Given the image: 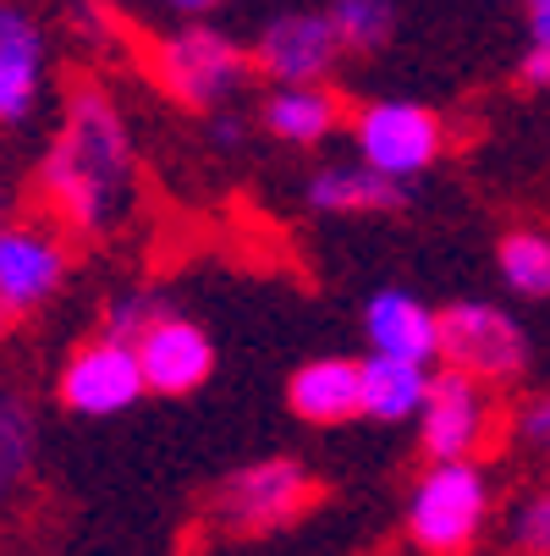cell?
I'll return each instance as SVG.
<instances>
[{
	"label": "cell",
	"instance_id": "cell-1",
	"mask_svg": "<svg viewBox=\"0 0 550 556\" xmlns=\"http://www.w3.org/2000/svg\"><path fill=\"white\" fill-rule=\"evenodd\" d=\"M39 210L66 237H111L127 226L138 204V143L121 105L100 84H72L61 100V122L34 172Z\"/></svg>",
	"mask_w": 550,
	"mask_h": 556
},
{
	"label": "cell",
	"instance_id": "cell-24",
	"mask_svg": "<svg viewBox=\"0 0 550 556\" xmlns=\"http://www.w3.org/2000/svg\"><path fill=\"white\" fill-rule=\"evenodd\" d=\"M204 132H209V143H215V154H238V149L248 143V122H243V116H231L226 105L204 116Z\"/></svg>",
	"mask_w": 550,
	"mask_h": 556
},
{
	"label": "cell",
	"instance_id": "cell-29",
	"mask_svg": "<svg viewBox=\"0 0 550 556\" xmlns=\"http://www.w3.org/2000/svg\"><path fill=\"white\" fill-rule=\"evenodd\" d=\"M100 7H116V0H100Z\"/></svg>",
	"mask_w": 550,
	"mask_h": 556
},
{
	"label": "cell",
	"instance_id": "cell-21",
	"mask_svg": "<svg viewBox=\"0 0 550 556\" xmlns=\"http://www.w3.org/2000/svg\"><path fill=\"white\" fill-rule=\"evenodd\" d=\"M161 314H166V298H161V292H149V287H121V292H111L105 308H100V331L116 337V342H138L154 320H161Z\"/></svg>",
	"mask_w": 550,
	"mask_h": 556
},
{
	"label": "cell",
	"instance_id": "cell-3",
	"mask_svg": "<svg viewBox=\"0 0 550 556\" xmlns=\"http://www.w3.org/2000/svg\"><path fill=\"white\" fill-rule=\"evenodd\" d=\"M149 72L177 105L209 116V111H220L231 94H238L248 84V72H259V66H254V55L238 39H226L220 28H182V34H166L161 45L149 50Z\"/></svg>",
	"mask_w": 550,
	"mask_h": 556
},
{
	"label": "cell",
	"instance_id": "cell-20",
	"mask_svg": "<svg viewBox=\"0 0 550 556\" xmlns=\"http://www.w3.org/2000/svg\"><path fill=\"white\" fill-rule=\"evenodd\" d=\"M331 17L347 50H380L397 34V7L391 0H331Z\"/></svg>",
	"mask_w": 550,
	"mask_h": 556
},
{
	"label": "cell",
	"instance_id": "cell-6",
	"mask_svg": "<svg viewBox=\"0 0 550 556\" xmlns=\"http://www.w3.org/2000/svg\"><path fill=\"white\" fill-rule=\"evenodd\" d=\"M72 270L66 231L39 210V215H0V308L12 320L39 314Z\"/></svg>",
	"mask_w": 550,
	"mask_h": 556
},
{
	"label": "cell",
	"instance_id": "cell-12",
	"mask_svg": "<svg viewBox=\"0 0 550 556\" xmlns=\"http://www.w3.org/2000/svg\"><path fill=\"white\" fill-rule=\"evenodd\" d=\"M138 364H143V380L154 396H188L199 391L209 375H215V342L199 320H182V314H161L138 342Z\"/></svg>",
	"mask_w": 550,
	"mask_h": 556
},
{
	"label": "cell",
	"instance_id": "cell-5",
	"mask_svg": "<svg viewBox=\"0 0 550 556\" xmlns=\"http://www.w3.org/2000/svg\"><path fill=\"white\" fill-rule=\"evenodd\" d=\"M353 149L374 172L413 182L446 154V122L424 100H369L353 111Z\"/></svg>",
	"mask_w": 550,
	"mask_h": 556
},
{
	"label": "cell",
	"instance_id": "cell-16",
	"mask_svg": "<svg viewBox=\"0 0 550 556\" xmlns=\"http://www.w3.org/2000/svg\"><path fill=\"white\" fill-rule=\"evenodd\" d=\"M402 204H408V182L374 172L369 161L320 166L308 177V210H320V215H380V210H402Z\"/></svg>",
	"mask_w": 550,
	"mask_h": 556
},
{
	"label": "cell",
	"instance_id": "cell-2",
	"mask_svg": "<svg viewBox=\"0 0 550 556\" xmlns=\"http://www.w3.org/2000/svg\"><path fill=\"white\" fill-rule=\"evenodd\" d=\"M490 473L474 457H446L419 473L408 496V534L424 556H462L490 523Z\"/></svg>",
	"mask_w": 550,
	"mask_h": 556
},
{
	"label": "cell",
	"instance_id": "cell-8",
	"mask_svg": "<svg viewBox=\"0 0 550 556\" xmlns=\"http://www.w3.org/2000/svg\"><path fill=\"white\" fill-rule=\"evenodd\" d=\"M138 396H149V380H143V364H138V348L132 342H116V337H94L84 348H72L61 375H55V403L77 419H116L127 414Z\"/></svg>",
	"mask_w": 550,
	"mask_h": 556
},
{
	"label": "cell",
	"instance_id": "cell-26",
	"mask_svg": "<svg viewBox=\"0 0 550 556\" xmlns=\"http://www.w3.org/2000/svg\"><path fill=\"white\" fill-rule=\"evenodd\" d=\"M523 12H528V45L550 50V0H523Z\"/></svg>",
	"mask_w": 550,
	"mask_h": 556
},
{
	"label": "cell",
	"instance_id": "cell-23",
	"mask_svg": "<svg viewBox=\"0 0 550 556\" xmlns=\"http://www.w3.org/2000/svg\"><path fill=\"white\" fill-rule=\"evenodd\" d=\"M517 441L550 457V391H545V396H534V403L517 414Z\"/></svg>",
	"mask_w": 550,
	"mask_h": 556
},
{
	"label": "cell",
	"instance_id": "cell-14",
	"mask_svg": "<svg viewBox=\"0 0 550 556\" xmlns=\"http://www.w3.org/2000/svg\"><path fill=\"white\" fill-rule=\"evenodd\" d=\"M363 337L374 353H397V358H440V308L419 303L413 292L385 287L363 303Z\"/></svg>",
	"mask_w": 550,
	"mask_h": 556
},
{
	"label": "cell",
	"instance_id": "cell-19",
	"mask_svg": "<svg viewBox=\"0 0 550 556\" xmlns=\"http://www.w3.org/2000/svg\"><path fill=\"white\" fill-rule=\"evenodd\" d=\"M496 265L517 298H528V303L550 298V237L545 231H528V226L507 231L496 243Z\"/></svg>",
	"mask_w": 550,
	"mask_h": 556
},
{
	"label": "cell",
	"instance_id": "cell-18",
	"mask_svg": "<svg viewBox=\"0 0 550 556\" xmlns=\"http://www.w3.org/2000/svg\"><path fill=\"white\" fill-rule=\"evenodd\" d=\"M259 122H265L270 138H281L292 149H314L336 132L342 105L325 84H276L259 105Z\"/></svg>",
	"mask_w": 550,
	"mask_h": 556
},
{
	"label": "cell",
	"instance_id": "cell-30",
	"mask_svg": "<svg viewBox=\"0 0 550 556\" xmlns=\"http://www.w3.org/2000/svg\"><path fill=\"white\" fill-rule=\"evenodd\" d=\"M0 204H7V193H0Z\"/></svg>",
	"mask_w": 550,
	"mask_h": 556
},
{
	"label": "cell",
	"instance_id": "cell-7",
	"mask_svg": "<svg viewBox=\"0 0 550 556\" xmlns=\"http://www.w3.org/2000/svg\"><path fill=\"white\" fill-rule=\"evenodd\" d=\"M528 331L501 303H451L440 308V364L485 386H517L528 375Z\"/></svg>",
	"mask_w": 550,
	"mask_h": 556
},
{
	"label": "cell",
	"instance_id": "cell-4",
	"mask_svg": "<svg viewBox=\"0 0 550 556\" xmlns=\"http://www.w3.org/2000/svg\"><path fill=\"white\" fill-rule=\"evenodd\" d=\"M320 496V480L297 463V457H259L231 468L209 496V518L226 534H270L303 518Z\"/></svg>",
	"mask_w": 550,
	"mask_h": 556
},
{
	"label": "cell",
	"instance_id": "cell-22",
	"mask_svg": "<svg viewBox=\"0 0 550 556\" xmlns=\"http://www.w3.org/2000/svg\"><path fill=\"white\" fill-rule=\"evenodd\" d=\"M512 545L523 556H550V491H534L512 507Z\"/></svg>",
	"mask_w": 550,
	"mask_h": 556
},
{
	"label": "cell",
	"instance_id": "cell-10",
	"mask_svg": "<svg viewBox=\"0 0 550 556\" xmlns=\"http://www.w3.org/2000/svg\"><path fill=\"white\" fill-rule=\"evenodd\" d=\"M342 50L347 45H342L331 12H286L259 34L254 66L270 77V84H325V77L336 72Z\"/></svg>",
	"mask_w": 550,
	"mask_h": 556
},
{
	"label": "cell",
	"instance_id": "cell-28",
	"mask_svg": "<svg viewBox=\"0 0 550 556\" xmlns=\"http://www.w3.org/2000/svg\"><path fill=\"white\" fill-rule=\"evenodd\" d=\"M7 331H12V314L0 308V348H7Z\"/></svg>",
	"mask_w": 550,
	"mask_h": 556
},
{
	"label": "cell",
	"instance_id": "cell-27",
	"mask_svg": "<svg viewBox=\"0 0 550 556\" xmlns=\"http://www.w3.org/2000/svg\"><path fill=\"white\" fill-rule=\"evenodd\" d=\"M161 7H166V12H177V17H209V12L220 7V0H161Z\"/></svg>",
	"mask_w": 550,
	"mask_h": 556
},
{
	"label": "cell",
	"instance_id": "cell-15",
	"mask_svg": "<svg viewBox=\"0 0 550 556\" xmlns=\"http://www.w3.org/2000/svg\"><path fill=\"white\" fill-rule=\"evenodd\" d=\"M435 369L424 358H397V353H374L363 358V419L374 425H408L430 403Z\"/></svg>",
	"mask_w": 550,
	"mask_h": 556
},
{
	"label": "cell",
	"instance_id": "cell-17",
	"mask_svg": "<svg viewBox=\"0 0 550 556\" xmlns=\"http://www.w3.org/2000/svg\"><path fill=\"white\" fill-rule=\"evenodd\" d=\"M39 473V408L12 380H0V513L34 491Z\"/></svg>",
	"mask_w": 550,
	"mask_h": 556
},
{
	"label": "cell",
	"instance_id": "cell-25",
	"mask_svg": "<svg viewBox=\"0 0 550 556\" xmlns=\"http://www.w3.org/2000/svg\"><path fill=\"white\" fill-rule=\"evenodd\" d=\"M517 77H523V89H550V50L528 45V55H523Z\"/></svg>",
	"mask_w": 550,
	"mask_h": 556
},
{
	"label": "cell",
	"instance_id": "cell-11",
	"mask_svg": "<svg viewBox=\"0 0 550 556\" xmlns=\"http://www.w3.org/2000/svg\"><path fill=\"white\" fill-rule=\"evenodd\" d=\"M44 77H50L44 28L17 0H0V127H28L39 116Z\"/></svg>",
	"mask_w": 550,
	"mask_h": 556
},
{
	"label": "cell",
	"instance_id": "cell-13",
	"mask_svg": "<svg viewBox=\"0 0 550 556\" xmlns=\"http://www.w3.org/2000/svg\"><path fill=\"white\" fill-rule=\"evenodd\" d=\"M286 408L320 430L363 419V358H308L286 380Z\"/></svg>",
	"mask_w": 550,
	"mask_h": 556
},
{
	"label": "cell",
	"instance_id": "cell-9",
	"mask_svg": "<svg viewBox=\"0 0 550 556\" xmlns=\"http://www.w3.org/2000/svg\"><path fill=\"white\" fill-rule=\"evenodd\" d=\"M496 386L462 375V369H435V386H430V403L419 414V446L430 463H446V457H479L485 441L496 435Z\"/></svg>",
	"mask_w": 550,
	"mask_h": 556
}]
</instances>
